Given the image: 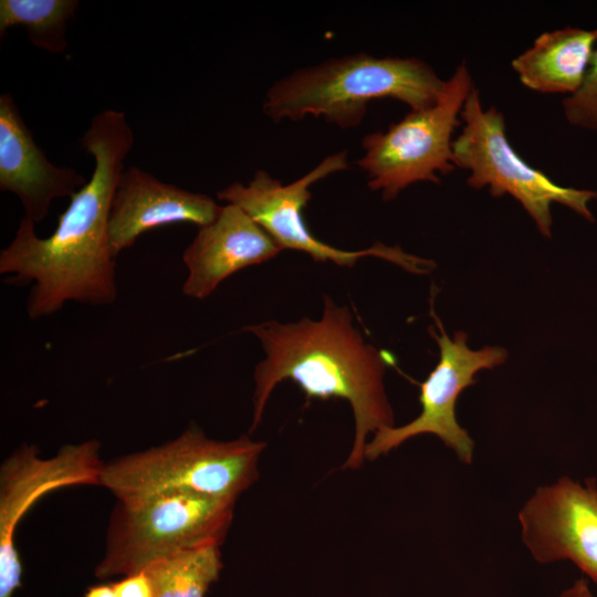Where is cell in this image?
<instances>
[{
	"mask_svg": "<svg viewBox=\"0 0 597 597\" xmlns=\"http://www.w3.org/2000/svg\"><path fill=\"white\" fill-rule=\"evenodd\" d=\"M222 568L220 545L187 549L149 565L154 597H203Z\"/></svg>",
	"mask_w": 597,
	"mask_h": 597,
	"instance_id": "cell-16",
	"label": "cell"
},
{
	"mask_svg": "<svg viewBox=\"0 0 597 597\" xmlns=\"http://www.w3.org/2000/svg\"><path fill=\"white\" fill-rule=\"evenodd\" d=\"M222 206L211 197L164 182L137 166L122 172L111 206L108 234L113 254L134 245L153 229L212 222Z\"/></svg>",
	"mask_w": 597,
	"mask_h": 597,
	"instance_id": "cell-13",
	"label": "cell"
},
{
	"mask_svg": "<svg viewBox=\"0 0 597 597\" xmlns=\"http://www.w3.org/2000/svg\"><path fill=\"white\" fill-rule=\"evenodd\" d=\"M243 329L259 339L265 354L253 373L251 431L260 425L273 389L290 379L307 398H343L349 402L355 436L343 468H360L367 437L395 423L384 384L389 362L364 339L349 308L325 296L317 321L308 317L290 323L269 321Z\"/></svg>",
	"mask_w": 597,
	"mask_h": 597,
	"instance_id": "cell-2",
	"label": "cell"
},
{
	"mask_svg": "<svg viewBox=\"0 0 597 597\" xmlns=\"http://www.w3.org/2000/svg\"><path fill=\"white\" fill-rule=\"evenodd\" d=\"M444 82L417 57L356 53L298 69L266 92L262 111L275 123L324 117L342 129L357 127L369 102L394 98L411 111L437 103Z\"/></svg>",
	"mask_w": 597,
	"mask_h": 597,
	"instance_id": "cell-3",
	"label": "cell"
},
{
	"mask_svg": "<svg viewBox=\"0 0 597 597\" xmlns=\"http://www.w3.org/2000/svg\"><path fill=\"white\" fill-rule=\"evenodd\" d=\"M113 587L118 597H154L150 582L144 572L125 576Z\"/></svg>",
	"mask_w": 597,
	"mask_h": 597,
	"instance_id": "cell-19",
	"label": "cell"
},
{
	"mask_svg": "<svg viewBox=\"0 0 597 597\" xmlns=\"http://www.w3.org/2000/svg\"><path fill=\"white\" fill-rule=\"evenodd\" d=\"M521 537L542 564L570 561L597 584V484L563 476L536 489L519 513Z\"/></svg>",
	"mask_w": 597,
	"mask_h": 597,
	"instance_id": "cell-11",
	"label": "cell"
},
{
	"mask_svg": "<svg viewBox=\"0 0 597 597\" xmlns=\"http://www.w3.org/2000/svg\"><path fill=\"white\" fill-rule=\"evenodd\" d=\"M556 597H596L589 589L585 578L575 580L572 586L563 590Z\"/></svg>",
	"mask_w": 597,
	"mask_h": 597,
	"instance_id": "cell-20",
	"label": "cell"
},
{
	"mask_svg": "<svg viewBox=\"0 0 597 597\" xmlns=\"http://www.w3.org/2000/svg\"><path fill=\"white\" fill-rule=\"evenodd\" d=\"M264 448L247 434L220 441L189 428L160 446L104 463L100 485L117 500L176 492L237 500L256 481Z\"/></svg>",
	"mask_w": 597,
	"mask_h": 597,
	"instance_id": "cell-4",
	"label": "cell"
},
{
	"mask_svg": "<svg viewBox=\"0 0 597 597\" xmlns=\"http://www.w3.org/2000/svg\"><path fill=\"white\" fill-rule=\"evenodd\" d=\"M473 87L463 62L444 82L434 105L410 111L386 132L365 135L364 156L357 164L367 175L368 187L381 191L383 199L390 201L412 184H440L437 172H452V135L461 124L459 117Z\"/></svg>",
	"mask_w": 597,
	"mask_h": 597,
	"instance_id": "cell-7",
	"label": "cell"
},
{
	"mask_svg": "<svg viewBox=\"0 0 597 597\" xmlns=\"http://www.w3.org/2000/svg\"><path fill=\"white\" fill-rule=\"evenodd\" d=\"M78 9L77 0H1L0 35L11 27L25 28L29 41L50 53L67 48V22Z\"/></svg>",
	"mask_w": 597,
	"mask_h": 597,
	"instance_id": "cell-17",
	"label": "cell"
},
{
	"mask_svg": "<svg viewBox=\"0 0 597 597\" xmlns=\"http://www.w3.org/2000/svg\"><path fill=\"white\" fill-rule=\"evenodd\" d=\"M460 118L463 126L452 143L453 164L470 171L468 186H488L493 197L512 196L546 238L552 234L554 202L594 221L588 202L597 198V191L558 185L526 163L507 139L503 114L495 106L484 109L476 87L470 92Z\"/></svg>",
	"mask_w": 597,
	"mask_h": 597,
	"instance_id": "cell-6",
	"label": "cell"
},
{
	"mask_svg": "<svg viewBox=\"0 0 597 597\" xmlns=\"http://www.w3.org/2000/svg\"><path fill=\"white\" fill-rule=\"evenodd\" d=\"M87 180L71 167L52 164L34 142L14 98L0 95V189L20 200L24 217L43 221L52 201L71 198Z\"/></svg>",
	"mask_w": 597,
	"mask_h": 597,
	"instance_id": "cell-14",
	"label": "cell"
},
{
	"mask_svg": "<svg viewBox=\"0 0 597 597\" xmlns=\"http://www.w3.org/2000/svg\"><path fill=\"white\" fill-rule=\"evenodd\" d=\"M348 168L347 151L325 157L316 167L289 185L273 178L268 171L256 170L247 184L235 181L219 190L220 200L233 203L258 222L283 249L307 253L316 262L332 261L341 266H353L358 259L377 256L412 273H427L433 262L408 254L400 247L383 243L347 251L320 241L304 222L302 210L312 198L310 187L331 174Z\"/></svg>",
	"mask_w": 597,
	"mask_h": 597,
	"instance_id": "cell-8",
	"label": "cell"
},
{
	"mask_svg": "<svg viewBox=\"0 0 597 597\" xmlns=\"http://www.w3.org/2000/svg\"><path fill=\"white\" fill-rule=\"evenodd\" d=\"M283 249L245 211L222 206L217 218L202 227L182 253L187 276L185 296L209 297L226 279L240 270L264 263Z\"/></svg>",
	"mask_w": 597,
	"mask_h": 597,
	"instance_id": "cell-12",
	"label": "cell"
},
{
	"mask_svg": "<svg viewBox=\"0 0 597 597\" xmlns=\"http://www.w3.org/2000/svg\"><path fill=\"white\" fill-rule=\"evenodd\" d=\"M85 597H118L113 585H98L91 587Z\"/></svg>",
	"mask_w": 597,
	"mask_h": 597,
	"instance_id": "cell-21",
	"label": "cell"
},
{
	"mask_svg": "<svg viewBox=\"0 0 597 597\" xmlns=\"http://www.w3.org/2000/svg\"><path fill=\"white\" fill-rule=\"evenodd\" d=\"M563 112L569 124L597 132V48L580 87L564 98Z\"/></svg>",
	"mask_w": 597,
	"mask_h": 597,
	"instance_id": "cell-18",
	"label": "cell"
},
{
	"mask_svg": "<svg viewBox=\"0 0 597 597\" xmlns=\"http://www.w3.org/2000/svg\"><path fill=\"white\" fill-rule=\"evenodd\" d=\"M134 134L122 111L97 113L81 138L93 157L94 170L71 198L46 238L22 217L12 241L0 252L3 282L31 286L27 313L31 320L51 316L69 302L93 306L117 297L116 256L108 222L113 196L124 171Z\"/></svg>",
	"mask_w": 597,
	"mask_h": 597,
	"instance_id": "cell-1",
	"label": "cell"
},
{
	"mask_svg": "<svg viewBox=\"0 0 597 597\" xmlns=\"http://www.w3.org/2000/svg\"><path fill=\"white\" fill-rule=\"evenodd\" d=\"M434 318L439 333L431 327L430 333L438 343L440 356L433 370L420 385L421 411L404 426L376 431L365 448L367 460H375L410 438L427 433L437 436L461 461L470 463L472 460L473 440L457 421L455 402L467 387L475 384L474 375L478 371L503 364L507 352L499 346L473 350L467 345L465 333L455 332L450 338L440 321Z\"/></svg>",
	"mask_w": 597,
	"mask_h": 597,
	"instance_id": "cell-9",
	"label": "cell"
},
{
	"mask_svg": "<svg viewBox=\"0 0 597 597\" xmlns=\"http://www.w3.org/2000/svg\"><path fill=\"white\" fill-rule=\"evenodd\" d=\"M597 30L564 28L542 33L512 61L527 88L544 94H574L589 69Z\"/></svg>",
	"mask_w": 597,
	"mask_h": 597,
	"instance_id": "cell-15",
	"label": "cell"
},
{
	"mask_svg": "<svg viewBox=\"0 0 597 597\" xmlns=\"http://www.w3.org/2000/svg\"><path fill=\"white\" fill-rule=\"evenodd\" d=\"M101 443L87 440L66 444L50 459L23 444L0 468V597H12L21 586L22 564L15 530L23 515L44 494L64 486L100 485L104 462Z\"/></svg>",
	"mask_w": 597,
	"mask_h": 597,
	"instance_id": "cell-10",
	"label": "cell"
},
{
	"mask_svg": "<svg viewBox=\"0 0 597 597\" xmlns=\"http://www.w3.org/2000/svg\"><path fill=\"white\" fill-rule=\"evenodd\" d=\"M235 502L181 492L117 500L96 577L134 575L177 553L221 545Z\"/></svg>",
	"mask_w": 597,
	"mask_h": 597,
	"instance_id": "cell-5",
	"label": "cell"
}]
</instances>
